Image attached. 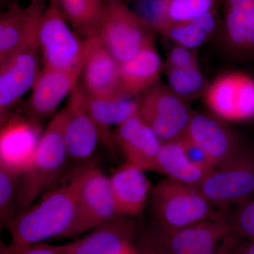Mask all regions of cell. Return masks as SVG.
Here are the masks:
<instances>
[{
    "label": "cell",
    "mask_w": 254,
    "mask_h": 254,
    "mask_svg": "<svg viewBox=\"0 0 254 254\" xmlns=\"http://www.w3.org/2000/svg\"><path fill=\"white\" fill-rule=\"evenodd\" d=\"M215 207L227 208L254 195V151L242 146L215 167L198 188Z\"/></svg>",
    "instance_id": "8992f818"
},
{
    "label": "cell",
    "mask_w": 254,
    "mask_h": 254,
    "mask_svg": "<svg viewBox=\"0 0 254 254\" xmlns=\"http://www.w3.org/2000/svg\"><path fill=\"white\" fill-rule=\"evenodd\" d=\"M1 254H64L63 245H50L38 243L30 245H16L1 244Z\"/></svg>",
    "instance_id": "d6a6232c"
},
{
    "label": "cell",
    "mask_w": 254,
    "mask_h": 254,
    "mask_svg": "<svg viewBox=\"0 0 254 254\" xmlns=\"http://www.w3.org/2000/svg\"><path fill=\"white\" fill-rule=\"evenodd\" d=\"M82 69L83 68L62 70L43 67L21 113L43 128L47 119L55 115L62 101L77 86Z\"/></svg>",
    "instance_id": "7c38bea8"
},
{
    "label": "cell",
    "mask_w": 254,
    "mask_h": 254,
    "mask_svg": "<svg viewBox=\"0 0 254 254\" xmlns=\"http://www.w3.org/2000/svg\"><path fill=\"white\" fill-rule=\"evenodd\" d=\"M109 178L94 164L86 163L78 193L76 213L64 238H76L117 216Z\"/></svg>",
    "instance_id": "9c48e42d"
},
{
    "label": "cell",
    "mask_w": 254,
    "mask_h": 254,
    "mask_svg": "<svg viewBox=\"0 0 254 254\" xmlns=\"http://www.w3.org/2000/svg\"><path fill=\"white\" fill-rule=\"evenodd\" d=\"M212 113L226 122L254 119V80L241 72L220 75L210 83L204 95Z\"/></svg>",
    "instance_id": "30bf717a"
},
{
    "label": "cell",
    "mask_w": 254,
    "mask_h": 254,
    "mask_svg": "<svg viewBox=\"0 0 254 254\" xmlns=\"http://www.w3.org/2000/svg\"><path fill=\"white\" fill-rule=\"evenodd\" d=\"M226 41L241 53L254 52V0H223Z\"/></svg>",
    "instance_id": "603a6c76"
},
{
    "label": "cell",
    "mask_w": 254,
    "mask_h": 254,
    "mask_svg": "<svg viewBox=\"0 0 254 254\" xmlns=\"http://www.w3.org/2000/svg\"><path fill=\"white\" fill-rule=\"evenodd\" d=\"M96 38H82L68 26L56 2L48 1L38 35L43 67L62 70L83 68Z\"/></svg>",
    "instance_id": "277c9868"
},
{
    "label": "cell",
    "mask_w": 254,
    "mask_h": 254,
    "mask_svg": "<svg viewBox=\"0 0 254 254\" xmlns=\"http://www.w3.org/2000/svg\"><path fill=\"white\" fill-rule=\"evenodd\" d=\"M88 107L98 133L100 141L105 148L113 149L116 144L112 127L139 115L137 97L95 98L88 95Z\"/></svg>",
    "instance_id": "7402d4cb"
},
{
    "label": "cell",
    "mask_w": 254,
    "mask_h": 254,
    "mask_svg": "<svg viewBox=\"0 0 254 254\" xmlns=\"http://www.w3.org/2000/svg\"><path fill=\"white\" fill-rule=\"evenodd\" d=\"M46 1H50V0H46Z\"/></svg>",
    "instance_id": "f35d334b"
},
{
    "label": "cell",
    "mask_w": 254,
    "mask_h": 254,
    "mask_svg": "<svg viewBox=\"0 0 254 254\" xmlns=\"http://www.w3.org/2000/svg\"><path fill=\"white\" fill-rule=\"evenodd\" d=\"M86 163L60 182L58 179L34 203L16 215L7 227L11 244L35 245L63 237L74 218Z\"/></svg>",
    "instance_id": "6da1fadb"
},
{
    "label": "cell",
    "mask_w": 254,
    "mask_h": 254,
    "mask_svg": "<svg viewBox=\"0 0 254 254\" xmlns=\"http://www.w3.org/2000/svg\"><path fill=\"white\" fill-rule=\"evenodd\" d=\"M156 33L125 0H105L98 38L119 63L131 59L154 41Z\"/></svg>",
    "instance_id": "5b68a950"
},
{
    "label": "cell",
    "mask_w": 254,
    "mask_h": 254,
    "mask_svg": "<svg viewBox=\"0 0 254 254\" xmlns=\"http://www.w3.org/2000/svg\"><path fill=\"white\" fill-rule=\"evenodd\" d=\"M232 219L233 232L242 240L254 241V195L238 205Z\"/></svg>",
    "instance_id": "4dcf8cb0"
},
{
    "label": "cell",
    "mask_w": 254,
    "mask_h": 254,
    "mask_svg": "<svg viewBox=\"0 0 254 254\" xmlns=\"http://www.w3.org/2000/svg\"><path fill=\"white\" fill-rule=\"evenodd\" d=\"M129 254H137L136 250H135L134 251H133V252H132V253Z\"/></svg>",
    "instance_id": "74e56055"
},
{
    "label": "cell",
    "mask_w": 254,
    "mask_h": 254,
    "mask_svg": "<svg viewBox=\"0 0 254 254\" xmlns=\"http://www.w3.org/2000/svg\"><path fill=\"white\" fill-rule=\"evenodd\" d=\"M20 174L0 166V225L9 226L17 215L16 196Z\"/></svg>",
    "instance_id": "83f0119b"
},
{
    "label": "cell",
    "mask_w": 254,
    "mask_h": 254,
    "mask_svg": "<svg viewBox=\"0 0 254 254\" xmlns=\"http://www.w3.org/2000/svg\"><path fill=\"white\" fill-rule=\"evenodd\" d=\"M114 138L127 162L144 171L159 173L158 155L163 141L140 115L118 125L114 131Z\"/></svg>",
    "instance_id": "ac0fdd59"
},
{
    "label": "cell",
    "mask_w": 254,
    "mask_h": 254,
    "mask_svg": "<svg viewBox=\"0 0 254 254\" xmlns=\"http://www.w3.org/2000/svg\"><path fill=\"white\" fill-rule=\"evenodd\" d=\"M180 140L187 157L192 163L207 171H211L215 168V165L211 159L199 145L190 141V138H187L185 135L180 138Z\"/></svg>",
    "instance_id": "836d02e7"
},
{
    "label": "cell",
    "mask_w": 254,
    "mask_h": 254,
    "mask_svg": "<svg viewBox=\"0 0 254 254\" xmlns=\"http://www.w3.org/2000/svg\"><path fill=\"white\" fill-rule=\"evenodd\" d=\"M46 0H31L28 6L13 1L0 14V63L38 41Z\"/></svg>",
    "instance_id": "9a60e30c"
},
{
    "label": "cell",
    "mask_w": 254,
    "mask_h": 254,
    "mask_svg": "<svg viewBox=\"0 0 254 254\" xmlns=\"http://www.w3.org/2000/svg\"><path fill=\"white\" fill-rule=\"evenodd\" d=\"M195 50L175 44L164 64L177 68H200Z\"/></svg>",
    "instance_id": "1f68e13d"
},
{
    "label": "cell",
    "mask_w": 254,
    "mask_h": 254,
    "mask_svg": "<svg viewBox=\"0 0 254 254\" xmlns=\"http://www.w3.org/2000/svg\"><path fill=\"white\" fill-rule=\"evenodd\" d=\"M239 240L240 239L232 232L224 239L214 254H240L237 250Z\"/></svg>",
    "instance_id": "e575fe53"
},
{
    "label": "cell",
    "mask_w": 254,
    "mask_h": 254,
    "mask_svg": "<svg viewBox=\"0 0 254 254\" xmlns=\"http://www.w3.org/2000/svg\"><path fill=\"white\" fill-rule=\"evenodd\" d=\"M170 89L185 101L204 96L210 83L200 68H177L164 64Z\"/></svg>",
    "instance_id": "4316f807"
},
{
    "label": "cell",
    "mask_w": 254,
    "mask_h": 254,
    "mask_svg": "<svg viewBox=\"0 0 254 254\" xmlns=\"http://www.w3.org/2000/svg\"><path fill=\"white\" fill-rule=\"evenodd\" d=\"M237 250L240 254H254V242L239 240Z\"/></svg>",
    "instance_id": "8d00e7d4"
},
{
    "label": "cell",
    "mask_w": 254,
    "mask_h": 254,
    "mask_svg": "<svg viewBox=\"0 0 254 254\" xmlns=\"http://www.w3.org/2000/svg\"><path fill=\"white\" fill-rule=\"evenodd\" d=\"M51 1V0H50ZM64 17L85 39L98 38L105 12V0H53Z\"/></svg>",
    "instance_id": "d4e9b609"
},
{
    "label": "cell",
    "mask_w": 254,
    "mask_h": 254,
    "mask_svg": "<svg viewBox=\"0 0 254 254\" xmlns=\"http://www.w3.org/2000/svg\"><path fill=\"white\" fill-rule=\"evenodd\" d=\"M137 98L140 116L162 141L179 139L186 133L193 112L160 80Z\"/></svg>",
    "instance_id": "ba28073f"
},
{
    "label": "cell",
    "mask_w": 254,
    "mask_h": 254,
    "mask_svg": "<svg viewBox=\"0 0 254 254\" xmlns=\"http://www.w3.org/2000/svg\"><path fill=\"white\" fill-rule=\"evenodd\" d=\"M38 41L0 63V123H5L23 95L33 88L39 76Z\"/></svg>",
    "instance_id": "8fae6325"
},
{
    "label": "cell",
    "mask_w": 254,
    "mask_h": 254,
    "mask_svg": "<svg viewBox=\"0 0 254 254\" xmlns=\"http://www.w3.org/2000/svg\"><path fill=\"white\" fill-rule=\"evenodd\" d=\"M227 122L213 113L193 112L185 136L204 150L215 168L243 146Z\"/></svg>",
    "instance_id": "2e32d148"
},
{
    "label": "cell",
    "mask_w": 254,
    "mask_h": 254,
    "mask_svg": "<svg viewBox=\"0 0 254 254\" xmlns=\"http://www.w3.org/2000/svg\"><path fill=\"white\" fill-rule=\"evenodd\" d=\"M109 185L117 215L136 217L141 214L150 192L144 170L127 162L112 174Z\"/></svg>",
    "instance_id": "d6986e66"
},
{
    "label": "cell",
    "mask_w": 254,
    "mask_h": 254,
    "mask_svg": "<svg viewBox=\"0 0 254 254\" xmlns=\"http://www.w3.org/2000/svg\"><path fill=\"white\" fill-rule=\"evenodd\" d=\"M63 129L64 113L61 110L43 131L31 163L20 174L16 196L17 214L34 203L59 179L68 157Z\"/></svg>",
    "instance_id": "7a4b0ae2"
},
{
    "label": "cell",
    "mask_w": 254,
    "mask_h": 254,
    "mask_svg": "<svg viewBox=\"0 0 254 254\" xmlns=\"http://www.w3.org/2000/svg\"><path fill=\"white\" fill-rule=\"evenodd\" d=\"M226 210L216 218L177 231H164L158 227L144 235L164 254H214L224 239L233 232L232 219Z\"/></svg>",
    "instance_id": "52a82bcc"
},
{
    "label": "cell",
    "mask_w": 254,
    "mask_h": 254,
    "mask_svg": "<svg viewBox=\"0 0 254 254\" xmlns=\"http://www.w3.org/2000/svg\"><path fill=\"white\" fill-rule=\"evenodd\" d=\"M220 24L215 10L187 22L174 23L161 33L175 44L195 50L213 36Z\"/></svg>",
    "instance_id": "484cf974"
},
{
    "label": "cell",
    "mask_w": 254,
    "mask_h": 254,
    "mask_svg": "<svg viewBox=\"0 0 254 254\" xmlns=\"http://www.w3.org/2000/svg\"><path fill=\"white\" fill-rule=\"evenodd\" d=\"M43 129L22 113H11L1 125L0 166L21 174L29 166Z\"/></svg>",
    "instance_id": "5bb4252c"
},
{
    "label": "cell",
    "mask_w": 254,
    "mask_h": 254,
    "mask_svg": "<svg viewBox=\"0 0 254 254\" xmlns=\"http://www.w3.org/2000/svg\"><path fill=\"white\" fill-rule=\"evenodd\" d=\"M150 200L159 227L169 232L216 218L227 209L215 210L198 189L170 178L152 189Z\"/></svg>",
    "instance_id": "3957f363"
},
{
    "label": "cell",
    "mask_w": 254,
    "mask_h": 254,
    "mask_svg": "<svg viewBox=\"0 0 254 254\" xmlns=\"http://www.w3.org/2000/svg\"><path fill=\"white\" fill-rule=\"evenodd\" d=\"M135 233L133 222L117 215L84 237L63 245L64 254H129Z\"/></svg>",
    "instance_id": "e0dca14e"
},
{
    "label": "cell",
    "mask_w": 254,
    "mask_h": 254,
    "mask_svg": "<svg viewBox=\"0 0 254 254\" xmlns=\"http://www.w3.org/2000/svg\"><path fill=\"white\" fill-rule=\"evenodd\" d=\"M218 0H168V16L170 25L187 22L217 10Z\"/></svg>",
    "instance_id": "f1b7e54d"
},
{
    "label": "cell",
    "mask_w": 254,
    "mask_h": 254,
    "mask_svg": "<svg viewBox=\"0 0 254 254\" xmlns=\"http://www.w3.org/2000/svg\"><path fill=\"white\" fill-rule=\"evenodd\" d=\"M63 110L64 137L68 157L76 161L88 160L100 141L81 81L70 93Z\"/></svg>",
    "instance_id": "4fadbf2b"
},
{
    "label": "cell",
    "mask_w": 254,
    "mask_h": 254,
    "mask_svg": "<svg viewBox=\"0 0 254 254\" xmlns=\"http://www.w3.org/2000/svg\"><path fill=\"white\" fill-rule=\"evenodd\" d=\"M137 254H164L155 247L145 235H142L134 244Z\"/></svg>",
    "instance_id": "d590c367"
},
{
    "label": "cell",
    "mask_w": 254,
    "mask_h": 254,
    "mask_svg": "<svg viewBox=\"0 0 254 254\" xmlns=\"http://www.w3.org/2000/svg\"><path fill=\"white\" fill-rule=\"evenodd\" d=\"M168 0H134L133 11L157 32L170 27L168 16Z\"/></svg>",
    "instance_id": "f546056e"
},
{
    "label": "cell",
    "mask_w": 254,
    "mask_h": 254,
    "mask_svg": "<svg viewBox=\"0 0 254 254\" xmlns=\"http://www.w3.org/2000/svg\"><path fill=\"white\" fill-rule=\"evenodd\" d=\"M120 64L97 38L82 69L81 83L87 95L95 98L118 96Z\"/></svg>",
    "instance_id": "ffe728a7"
},
{
    "label": "cell",
    "mask_w": 254,
    "mask_h": 254,
    "mask_svg": "<svg viewBox=\"0 0 254 254\" xmlns=\"http://www.w3.org/2000/svg\"><path fill=\"white\" fill-rule=\"evenodd\" d=\"M163 67L154 41L151 42L133 58L120 63L118 96L138 97L160 81Z\"/></svg>",
    "instance_id": "44dd1931"
},
{
    "label": "cell",
    "mask_w": 254,
    "mask_h": 254,
    "mask_svg": "<svg viewBox=\"0 0 254 254\" xmlns=\"http://www.w3.org/2000/svg\"><path fill=\"white\" fill-rule=\"evenodd\" d=\"M159 173L168 178L198 188L210 171L198 168L188 158L180 138L163 142L158 155Z\"/></svg>",
    "instance_id": "cb8c5ba5"
}]
</instances>
